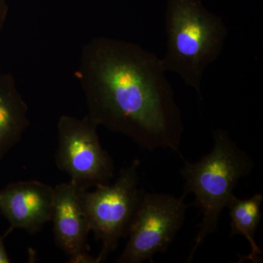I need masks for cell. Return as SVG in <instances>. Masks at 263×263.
Wrapping results in <instances>:
<instances>
[{
    "label": "cell",
    "mask_w": 263,
    "mask_h": 263,
    "mask_svg": "<svg viewBox=\"0 0 263 263\" xmlns=\"http://www.w3.org/2000/svg\"><path fill=\"white\" fill-rule=\"evenodd\" d=\"M165 73L162 59L138 43L100 36L81 50L76 77L99 126L183 159L182 117Z\"/></svg>",
    "instance_id": "obj_1"
},
{
    "label": "cell",
    "mask_w": 263,
    "mask_h": 263,
    "mask_svg": "<svg viewBox=\"0 0 263 263\" xmlns=\"http://www.w3.org/2000/svg\"><path fill=\"white\" fill-rule=\"evenodd\" d=\"M164 26V70L178 74L202 100L204 73L222 52L228 36L226 24L200 0H167Z\"/></svg>",
    "instance_id": "obj_2"
},
{
    "label": "cell",
    "mask_w": 263,
    "mask_h": 263,
    "mask_svg": "<svg viewBox=\"0 0 263 263\" xmlns=\"http://www.w3.org/2000/svg\"><path fill=\"white\" fill-rule=\"evenodd\" d=\"M213 138L212 152L200 160L190 162L182 159L181 174L185 181L183 195H195L194 205L200 209L202 216L188 262L208 235L217 230L221 213L235 195L237 184L254 167L252 158L237 146L228 131L216 129L213 132Z\"/></svg>",
    "instance_id": "obj_3"
},
{
    "label": "cell",
    "mask_w": 263,
    "mask_h": 263,
    "mask_svg": "<svg viewBox=\"0 0 263 263\" xmlns=\"http://www.w3.org/2000/svg\"><path fill=\"white\" fill-rule=\"evenodd\" d=\"M140 160L121 170L115 182L99 185L94 191H79L81 208L101 250L97 263L104 262L127 237L129 226L144 192L138 188Z\"/></svg>",
    "instance_id": "obj_4"
},
{
    "label": "cell",
    "mask_w": 263,
    "mask_h": 263,
    "mask_svg": "<svg viewBox=\"0 0 263 263\" xmlns=\"http://www.w3.org/2000/svg\"><path fill=\"white\" fill-rule=\"evenodd\" d=\"M98 127L87 115L82 119L62 115L57 123L55 162L79 191L108 184L114 176V160L100 143Z\"/></svg>",
    "instance_id": "obj_5"
},
{
    "label": "cell",
    "mask_w": 263,
    "mask_h": 263,
    "mask_svg": "<svg viewBox=\"0 0 263 263\" xmlns=\"http://www.w3.org/2000/svg\"><path fill=\"white\" fill-rule=\"evenodd\" d=\"M185 196L164 193L142 195L128 231V241L118 263L153 262L164 253L182 227L188 205Z\"/></svg>",
    "instance_id": "obj_6"
},
{
    "label": "cell",
    "mask_w": 263,
    "mask_h": 263,
    "mask_svg": "<svg viewBox=\"0 0 263 263\" xmlns=\"http://www.w3.org/2000/svg\"><path fill=\"white\" fill-rule=\"evenodd\" d=\"M51 221L56 245L71 263H97L89 254L90 228L81 208L78 190L70 182L54 188Z\"/></svg>",
    "instance_id": "obj_7"
},
{
    "label": "cell",
    "mask_w": 263,
    "mask_h": 263,
    "mask_svg": "<svg viewBox=\"0 0 263 263\" xmlns=\"http://www.w3.org/2000/svg\"><path fill=\"white\" fill-rule=\"evenodd\" d=\"M54 190L38 181L11 183L0 190V212L10 223L6 234L22 229L30 234L51 221Z\"/></svg>",
    "instance_id": "obj_8"
},
{
    "label": "cell",
    "mask_w": 263,
    "mask_h": 263,
    "mask_svg": "<svg viewBox=\"0 0 263 263\" xmlns=\"http://www.w3.org/2000/svg\"><path fill=\"white\" fill-rule=\"evenodd\" d=\"M30 126L28 106L13 76L0 75V160L22 140Z\"/></svg>",
    "instance_id": "obj_9"
},
{
    "label": "cell",
    "mask_w": 263,
    "mask_h": 263,
    "mask_svg": "<svg viewBox=\"0 0 263 263\" xmlns=\"http://www.w3.org/2000/svg\"><path fill=\"white\" fill-rule=\"evenodd\" d=\"M263 202L262 194H256L248 199H240L233 195L228 203L230 210V235H242L248 240L251 247L249 255L242 259H249L252 262H259V255L262 251L255 240V233L260 223L262 213L261 206Z\"/></svg>",
    "instance_id": "obj_10"
},
{
    "label": "cell",
    "mask_w": 263,
    "mask_h": 263,
    "mask_svg": "<svg viewBox=\"0 0 263 263\" xmlns=\"http://www.w3.org/2000/svg\"><path fill=\"white\" fill-rule=\"evenodd\" d=\"M8 0H0V41L8 14Z\"/></svg>",
    "instance_id": "obj_11"
},
{
    "label": "cell",
    "mask_w": 263,
    "mask_h": 263,
    "mask_svg": "<svg viewBox=\"0 0 263 263\" xmlns=\"http://www.w3.org/2000/svg\"><path fill=\"white\" fill-rule=\"evenodd\" d=\"M7 235H8L5 233L4 235L0 236V263H10L11 262L5 247L4 240Z\"/></svg>",
    "instance_id": "obj_12"
}]
</instances>
